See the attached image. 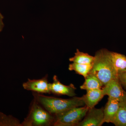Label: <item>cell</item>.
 Masks as SVG:
<instances>
[{"label":"cell","instance_id":"obj_1","mask_svg":"<svg viewBox=\"0 0 126 126\" xmlns=\"http://www.w3.org/2000/svg\"><path fill=\"white\" fill-rule=\"evenodd\" d=\"M33 95L34 98L41 106L55 116L74 108L85 106L81 97L63 99L35 92Z\"/></svg>","mask_w":126,"mask_h":126},{"label":"cell","instance_id":"obj_18","mask_svg":"<svg viewBox=\"0 0 126 126\" xmlns=\"http://www.w3.org/2000/svg\"><path fill=\"white\" fill-rule=\"evenodd\" d=\"M122 102H123L126 106V94H125V96H124V98H123V101Z\"/></svg>","mask_w":126,"mask_h":126},{"label":"cell","instance_id":"obj_11","mask_svg":"<svg viewBox=\"0 0 126 126\" xmlns=\"http://www.w3.org/2000/svg\"><path fill=\"white\" fill-rule=\"evenodd\" d=\"M85 81L82 85L80 87L82 90H87L92 89H102L103 84L96 77L93 75L89 73L85 78Z\"/></svg>","mask_w":126,"mask_h":126},{"label":"cell","instance_id":"obj_15","mask_svg":"<svg viewBox=\"0 0 126 126\" xmlns=\"http://www.w3.org/2000/svg\"><path fill=\"white\" fill-rule=\"evenodd\" d=\"M113 124L116 126H126V106L120 102V106Z\"/></svg>","mask_w":126,"mask_h":126},{"label":"cell","instance_id":"obj_17","mask_svg":"<svg viewBox=\"0 0 126 126\" xmlns=\"http://www.w3.org/2000/svg\"><path fill=\"white\" fill-rule=\"evenodd\" d=\"M4 18V16L2 14L0 13V33L2 31L3 28L4 26V24L3 22Z\"/></svg>","mask_w":126,"mask_h":126},{"label":"cell","instance_id":"obj_6","mask_svg":"<svg viewBox=\"0 0 126 126\" xmlns=\"http://www.w3.org/2000/svg\"><path fill=\"white\" fill-rule=\"evenodd\" d=\"M48 75L39 79H28L24 82L23 87L24 89L39 94H50L49 83L48 81Z\"/></svg>","mask_w":126,"mask_h":126},{"label":"cell","instance_id":"obj_12","mask_svg":"<svg viewBox=\"0 0 126 126\" xmlns=\"http://www.w3.org/2000/svg\"><path fill=\"white\" fill-rule=\"evenodd\" d=\"M110 56L113 67L117 73L126 70V56L110 51Z\"/></svg>","mask_w":126,"mask_h":126},{"label":"cell","instance_id":"obj_13","mask_svg":"<svg viewBox=\"0 0 126 126\" xmlns=\"http://www.w3.org/2000/svg\"><path fill=\"white\" fill-rule=\"evenodd\" d=\"M94 56H91L87 53L81 52L79 49L75 53L73 57L69 59V61L78 63L90 64L93 63Z\"/></svg>","mask_w":126,"mask_h":126},{"label":"cell","instance_id":"obj_16","mask_svg":"<svg viewBox=\"0 0 126 126\" xmlns=\"http://www.w3.org/2000/svg\"><path fill=\"white\" fill-rule=\"evenodd\" d=\"M118 77L122 87L126 90V70L118 72Z\"/></svg>","mask_w":126,"mask_h":126},{"label":"cell","instance_id":"obj_5","mask_svg":"<svg viewBox=\"0 0 126 126\" xmlns=\"http://www.w3.org/2000/svg\"><path fill=\"white\" fill-rule=\"evenodd\" d=\"M104 108L89 109L83 119L77 126H101L104 123Z\"/></svg>","mask_w":126,"mask_h":126},{"label":"cell","instance_id":"obj_8","mask_svg":"<svg viewBox=\"0 0 126 126\" xmlns=\"http://www.w3.org/2000/svg\"><path fill=\"white\" fill-rule=\"evenodd\" d=\"M53 82L50 83V92L58 95H67L73 97L76 95L75 92L76 87L73 84L69 86L64 85L59 80L58 77L55 75L53 77Z\"/></svg>","mask_w":126,"mask_h":126},{"label":"cell","instance_id":"obj_3","mask_svg":"<svg viewBox=\"0 0 126 126\" xmlns=\"http://www.w3.org/2000/svg\"><path fill=\"white\" fill-rule=\"evenodd\" d=\"M55 119L34 98L29 114L21 123L22 126H54Z\"/></svg>","mask_w":126,"mask_h":126},{"label":"cell","instance_id":"obj_14","mask_svg":"<svg viewBox=\"0 0 126 126\" xmlns=\"http://www.w3.org/2000/svg\"><path fill=\"white\" fill-rule=\"evenodd\" d=\"M93 64H84L73 63L69 65L68 69L70 71H75L76 73L82 75L85 78L92 69Z\"/></svg>","mask_w":126,"mask_h":126},{"label":"cell","instance_id":"obj_7","mask_svg":"<svg viewBox=\"0 0 126 126\" xmlns=\"http://www.w3.org/2000/svg\"><path fill=\"white\" fill-rule=\"evenodd\" d=\"M104 95L109 97L122 101L126 92L122 87L118 79L110 80L102 88Z\"/></svg>","mask_w":126,"mask_h":126},{"label":"cell","instance_id":"obj_2","mask_svg":"<svg viewBox=\"0 0 126 126\" xmlns=\"http://www.w3.org/2000/svg\"><path fill=\"white\" fill-rule=\"evenodd\" d=\"M92 68L89 73L93 75L105 86L110 80L118 79V73L113 67L110 51L103 49L96 52Z\"/></svg>","mask_w":126,"mask_h":126},{"label":"cell","instance_id":"obj_4","mask_svg":"<svg viewBox=\"0 0 126 126\" xmlns=\"http://www.w3.org/2000/svg\"><path fill=\"white\" fill-rule=\"evenodd\" d=\"M89 108L86 106L71 109L55 116L54 126H77Z\"/></svg>","mask_w":126,"mask_h":126},{"label":"cell","instance_id":"obj_10","mask_svg":"<svg viewBox=\"0 0 126 126\" xmlns=\"http://www.w3.org/2000/svg\"><path fill=\"white\" fill-rule=\"evenodd\" d=\"M119 101L109 97L108 101L104 108V123H112L116 115L120 106Z\"/></svg>","mask_w":126,"mask_h":126},{"label":"cell","instance_id":"obj_9","mask_svg":"<svg viewBox=\"0 0 126 126\" xmlns=\"http://www.w3.org/2000/svg\"><path fill=\"white\" fill-rule=\"evenodd\" d=\"M104 96L102 88L87 90L86 94L81 97L85 106L90 109L94 107Z\"/></svg>","mask_w":126,"mask_h":126}]
</instances>
